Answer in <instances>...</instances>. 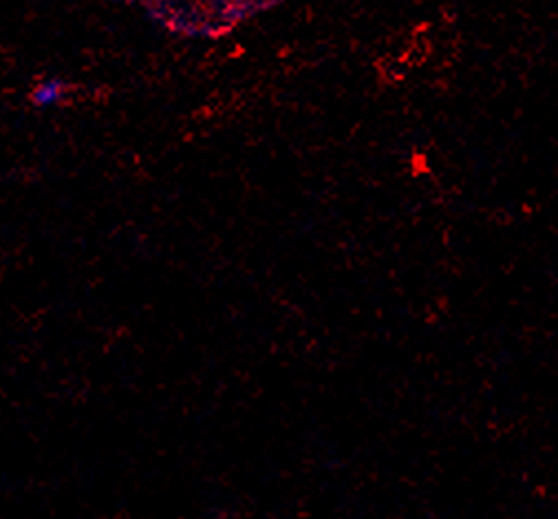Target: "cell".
<instances>
[{"mask_svg": "<svg viewBox=\"0 0 558 519\" xmlns=\"http://www.w3.org/2000/svg\"><path fill=\"white\" fill-rule=\"evenodd\" d=\"M66 98V82L60 77H47L34 86L32 102L38 109H51Z\"/></svg>", "mask_w": 558, "mask_h": 519, "instance_id": "obj_1", "label": "cell"}]
</instances>
